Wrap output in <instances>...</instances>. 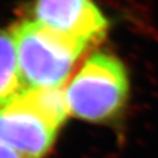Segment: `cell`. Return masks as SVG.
Wrapping results in <instances>:
<instances>
[{
    "label": "cell",
    "mask_w": 158,
    "mask_h": 158,
    "mask_svg": "<svg viewBox=\"0 0 158 158\" xmlns=\"http://www.w3.org/2000/svg\"><path fill=\"white\" fill-rule=\"evenodd\" d=\"M68 115L61 88H23L0 108V142L23 158H47Z\"/></svg>",
    "instance_id": "1"
},
{
    "label": "cell",
    "mask_w": 158,
    "mask_h": 158,
    "mask_svg": "<svg viewBox=\"0 0 158 158\" xmlns=\"http://www.w3.org/2000/svg\"><path fill=\"white\" fill-rule=\"evenodd\" d=\"M129 75L113 54L97 52L70 79L64 96L69 115L95 124H111L121 117L129 98Z\"/></svg>",
    "instance_id": "2"
},
{
    "label": "cell",
    "mask_w": 158,
    "mask_h": 158,
    "mask_svg": "<svg viewBox=\"0 0 158 158\" xmlns=\"http://www.w3.org/2000/svg\"><path fill=\"white\" fill-rule=\"evenodd\" d=\"M23 85L61 88L87 47L32 19L12 27Z\"/></svg>",
    "instance_id": "3"
},
{
    "label": "cell",
    "mask_w": 158,
    "mask_h": 158,
    "mask_svg": "<svg viewBox=\"0 0 158 158\" xmlns=\"http://www.w3.org/2000/svg\"><path fill=\"white\" fill-rule=\"evenodd\" d=\"M31 19L87 48L101 41L109 23L94 0H34Z\"/></svg>",
    "instance_id": "4"
},
{
    "label": "cell",
    "mask_w": 158,
    "mask_h": 158,
    "mask_svg": "<svg viewBox=\"0 0 158 158\" xmlns=\"http://www.w3.org/2000/svg\"><path fill=\"white\" fill-rule=\"evenodd\" d=\"M23 89L14 34L0 29V108Z\"/></svg>",
    "instance_id": "5"
},
{
    "label": "cell",
    "mask_w": 158,
    "mask_h": 158,
    "mask_svg": "<svg viewBox=\"0 0 158 158\" xmlns=\"http://www.w3.org/2000/svg\"><path fill=\"white\" fill-rule=\"evenodd\" d=\"M0 158H23L20 153H18L12 148L5 145L0 142Z\"/></svg>",
    "instance_id": "6"
}]
</instances>
